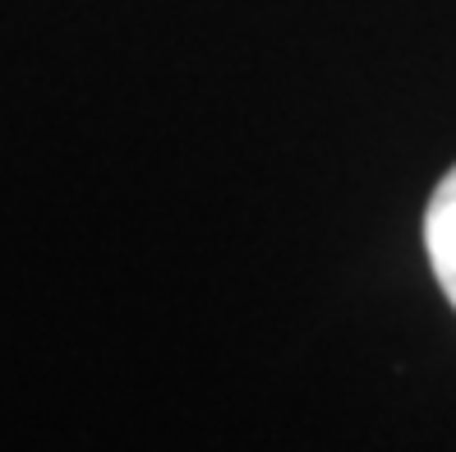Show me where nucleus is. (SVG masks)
Returning <instances> with one entry per match:
<instances>
[{"label":"nucleus","mask_w":456,"mask_h":452,"mask_svg":"<svg viewBox=\"0 0 456 452\" xmlns=\"http://www.w3.org/2000/svg\"><path fill=\"white\" fill-rule=\"evenodd\" d=\"M424 250H428V263H434V277L443 286V296L456 309V167L438 180L434 199H428V212H424Z\"/></svg>","instance_id":"1"}]
</instances>
